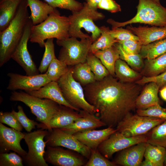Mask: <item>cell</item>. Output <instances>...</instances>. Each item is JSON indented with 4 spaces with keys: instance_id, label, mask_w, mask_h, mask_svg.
Instances as JSON below:
<instances>
[{
    "instance_id": "cell-1",
    "label": "cell",
    "mask_w": 166,
    "mask_h": 166,
    "mask_svg": "<svg viewBox=\"0 0 166 166\" xmlns=\"http://www.w3.org/2000/svg\"><path fill=\"white\" fill-rule=\"evenodd\" d=\"M140 85L121 81L109 74L83 89L86 100L94 108L95 115L108 127L114 128L136 109Z\"/></svg>"
},
{
    "instance_id": "cell-2",
    "label": "cell",
    "mask_w": 166,
    "mask_h": 166,
    "mask_svg": "<svg viewBox=\"0 0 166 166\" xmlns=\"http://www.w3.org/2000/svg\"><path fill=\"white\" fill-rule=\"evenodd\" d=\"M26 0H22L17 13L8 26L0 32V66L10 58L23 36L30 19Z\"/></svg>"
},
{
    "instance_id": "cell-3",
    "label": "cell",
    "mask_w": 166,
    "mask_h": 166,
    "mask_svg": "<svg viewBox=\"0 0 166 166\" xmlns=\"http://www.w3.org/2000/svg\"><path fill=\"white\" fill-rule=\"evenodd\" d=\"M83 5L81 9L72 12L68 17L70 22L69 36L80 39L90 38L93 42L101 34L100 28L93 21L102 19L105 16L97 10L89 7L85 2Z\"/></svg>"
},
{
    "instance_id": "cell-4",
    "label": "cell",
    "mask_w": 166,
    "mask_h": 166,
    "mask_svg": "<svg viewBox=\"0 0 166 166\" xmlns=\"http://www.w3.org/2000/svg\"><path fill=\"white\" fill-rule=\"evenodd\" d=\"M70 24L68 17L61 16L58 11L50 14L42 22L32 26L30 41L37 43L42 47H45V41L49 38L61 40L69 37Z\"/></svg>"
},
{
    "instance_id": "cell-5",
    "label": "cell",
    "mask_w": 166,
    "mask_h": 166,
    "mask_svg": "<svg viewBox=\"0 0 166 166\" xmlns=\"http://www.w3.org/2000/svg\"><path fill=\"white\" fill-rule=\"evenodd\" d=\"M10 99L22 102L28 106L40 122L37 127L48 131L50 130V120L57 112L60 105L51 100L41 98L22 91H13Z\"/></svg>"
},
{
    "instance_id": "cell-6",
    "label": "cell",
    "mask_w": 166,
    "mask_h": 166,
    "mask_svg": "<svg viewBox=\"0 0 166 166\" xmlns=\"http://www.w3.org/2000/svg\"><path fill=\"white\" fill-rule=\"evenodd\" d=\"M136 14L132 18L124 22L112 19L107 22L112 28L120 27L136 23L147 24L152 26H166V8L152 0H139Z\"/></svg>"
},
{
    "instance_id": "cell-7",
    "label": "cell",
    "mask_w": 166,
    "mask_h": 166,
    "mask_svg": "<svg viewBox=\"0 0 166 166\" xmlns=\"http://www.w3.org/2000/svg\"><path fill=\"white\" fill-rule=\"evenodd\" d=\"M57 44L61 47L58 59L68 66H74L86 62L93 43L91 38L81 39L74 37L57 40Z\"/></svg>"
},
{
    "instance_id": "cell-8",
    "label": "cell",
    "mask_w": 166,
    "mask_h": 166,
    "mask_svg": "<svg viewBox=\"0 0 166 166\" xmlns=\"http://www.w3.org/2000/svg\"><path fill=\"white\" fill-rule=\"evenodd\" d=\"M73 67L57 81L67 101L79 112L83 110L95 115L94 107L86 100L84 89L72 75Z\"/></svg>"
},
{
    "instance_id": "cell-9",
    "label": "cell",
    "mask_w": 166,
    "mask_h": 166,
    "mask_svg": "<svg viewBox=\"0 0 166 166\" xmlns=\"http://www.w3.org/2000/svg\"><path fill=\"white\" fill-rule=\"evenodd\" d=\"M164 121L158 118L133 114L131 113L119 123L116 129L126 137H133L146 134Z\"/></svg>"
},
{
    "instance_id": "cell-10",
    "label": "cell",
    "mask_w": 166,
    "mask_h": 166,
    "mask_svg": "<svg viewBox=\"0 0 166 166\" xmlns=\"http://www.w3.org/2000/svg\"><path fill=\"white\" fill-rule=\"evenodd\" d=\"M48 131L41 128L33 132L24 133V139L28 149L22 158L26 165L29 166H48L44 155L46 143L44 140Z\"/></svg>"
},
{
    "instance_id": "cell-11",
    "label": "cell",
    "mask_w": 166,
    "mask_h": 166,
    "mask_svg": "<svg viewBox=\"0 0 166 166\" xmlns=\"http://www.w3.org/2000/svg\"><path fill=\"white\" fill-rule=\"evenodd\" d=\"M46 145L51 147L61 146L76 152L89 158L91 150L80 142L73 135L67 133L59 128H53L45 137Z\"/></svg>"
},
{
    "instance_id": "cell-12",
    "label": "cell",
    "mask_w": 166,
    "mask_h": 166,
    "mask_svg": "<svg viewBox=\"0 0 166 166\" xmlns=\"http://www.w3.org/2000/svg\"><path fill=\"white\" fill-rule=\"evenodd\" d=\"M147 142L146 134L128 137L117 131L101 143L97 149L109 159L116 152L139 143Z\"/></svg>"
},
{
    "instance_id": "cell-13",
    "label": "cell",
    "mask_w": 166,
    "mask_h": 166,
    "mask_svg": "<svg viewBox=\"0 0 166 166\" xmlns=\"http://www.w3.org/2000/svg\"><path fill=\"white\" fill-rule=\"evenodd\" d=\"M33 25L30 18L26 25L22 38L11 57L22 67L26 75L29 76L39 74V72L32 60L27 48L28 42L30 38L31 29Z\"/></svg>"
},
{
    "instance_id": "cell-14",
    "label": "cell",
    "mask_w": 166,
    "mask_h": 166,
    "mask_svg": "<svg viewBox=\"0 0 166 166\" xmlns=\"http://www.w3.org/2000/svg\"><path fill=\"white\" fill-rule=\"evenodd\" d=\"M7 76L10 79L7 89L13 91L21 89L26 92L37 90L51 81L45 73L29 76L9 73Z\"/></svg>"
},
{
    "instance_id": "cell-15",
    "label": "cell",
    "mask_w": 166,
    "mask_h": 166,
    "mask_svg": "<svg viewBox=\"0 0 166 166\" xmlns=\"http://www.w3.org/2000/svg\"><path fill=\"white\" fill-rule=\"evenodd\" d=\"M44 159L46 162L57 166H81L83 158L70 150L58 147L47 146Z\"/></svg>"
},
{
    "instance_id": "cell-16",
    "label": "cell",
    "mask_w": 166,
    "mask_h": 166,
    "mask_svg": "<svg viewBox=\"0 0 166 166\" xmlns=\"http://www.w3.org/2000/svg\"><path fill=\"white\" fill-rule=\"evenodd\" d=\"M24 136V133L8 128L0 123V153L7 152L12 150L23 158L27 152L22 148L20 142Z\"/></svg>"
},
{
    "instance_id": "cell-17",
    "label": "cell",
    "mask_w": 166,
    "mask_h": 166,
    "mask_svg": "<svg viewBox=\"0 0 166 166\" xmlns=\"http://www.w3.org/2000/svg\"><path fill=\"white\" fill-rule=\"evenodd\" d=\"M147 143H140L119 151L113 162L117 165L140 166Z\"/></svg>"
},
{
    "instance_id": "cell-18",
    "label": "cell",
    "mask_w": 166,
    "mask_h": 166,
    "mask_svg": "<svg viewBox=\"0 0 166 166\" xmlns=\"http://www.w3.org/2000/svg\"><path fill=\"white\" fill-rule=\"evenodd\" d=\"M117 131L116 129L108 127L102 129H94L79 132L73 135L80 142L91 150L97 149L101 143Z\"/></svg>"
},
{
    "instance_id": "cell-19",
    "label": "cell",
    "mask_w": 166,
    "mask_h": 166,
    "mask_svg": "<svg viewBox=\"0 0 166 166\" xmlns=\"http://www.w3.org/2000/svg\"><path fill=\"white\" fill-rule=\"evenodd\" d=\"M26 92L41 98L51 100L59 105L69 107L79 112L65 99L57 81H51L38 90Z\"/></svg>"
},
{
    "instance_id": "cell-20",
    "label": "cell",
    "mask_w": 166,
    "mask_h": 166,
    "mask_svg": "<svg viewBox=\"0 0 166 166\" xmlns=\"http://www.w3.org/2000/svg\"><path fill=\"white\" fill-rule=\"evenodd\" d=\"M80 111L83 114L82 117L72 124L60 129L73 135L77 132L106 126L105 124L95 115L84 110H81Z\"/></svg>"
},
{
    "instance_id": "cell-21",
    "label": "cell",
    "mask_w": 166,
    "mask_h": 166,
    "mask_svg": "<svg viewBox=\"0 0 166 166\" xmlns=\"http://www.w3.org/2000/svg\"><path fill=\"white\" fill-rule=\"evenodd\" d=\"M133 34L137 36L142 45H146L166 38V26L152 27L139 26L127 27Z\"/></svg>"
},
{
    "instance_id": "cell-22",
    "label": "cell",
    "mask_w": 166,
    "mask_h": 166,
    "mask_svg": "<svg viewBox=\"0 0 166 166\" xmlns=\"http://www.w3.org/2000/svg\"><path fill=\"white\" fill-rule=\"evenodd\" d=\"M64 105H60L59 109L49 122L50 130L53 128H61L67 127L83 117L81 111L79 113Z\"/></svg>"
},
{
    "instance_id": "cell-23",
    "label": "cell",
    "mask_w": 166,
    "mask_h": 166,
    "mask_svg": "<svg viewBox=\"0 0 166 166\" xmlns=\"http://www.w3.org/2000/svg\"><path fill=\"white\" fill-rule=\"evenodd\" d=\"M159 89L156 83L152 82L148 83L136 99V109L144 110L160 104L158 96Z\"/></svg>"
},
{
    "instance_id": "cell-24",
    "label": "cell",
    "mask_w": 166,
    "mask_h": 166,
    "mask_svg": "<svg viewBox=\"0 0 166 166\" xmlns=\"http://www.w3.org/2000/svg\"><path fill=\"white\" fill-rule=\"evenodd\" d=\"M30 10V18L33 25L38 24L45 20L51 13L57 10L40 0H26Z\"/></svg>"
},
{
    "instance_id": "cell-25",
    "label": "cell",
    "mask_w": 166,
    "mask_h": 166,
    "mask_svg": "<svg viewBox=\"0 0 166 166\" xmlns=\"http://www.w3.org/2000/svg\"><path fill=\"white\" fill-rule=\"evenodd\" d=\"M22 0L0 1V32L6 29L15 17Z\"/></svg>"
},
{
    "instance_id": "cell-26",
    "label": "cell",
    "mask_w": 166,
    "mask_h": 166,
    "mask_svg": "<svg viewBox=\"0 0 166 166\" xmlns=\"http://www.w3.org/2000/svg\"><path fill=\"white\" fill-rule=\"evenodd\" d=\"M141 73L145 77L158 75L166 71V53L153 59H146Z\"/></svg>"
},
{
    "instance_id": "cell-27",
    "label": "cell",
    "mask_w": 166,
    "mask_h": 166,
    "mask_svg": "<svg viewBox=\"0 0 166 166\" xmlns=\"http://www.w3.org/2000/svg\"><path fill=\"white\" fill-rule=\"evenodd\" d=\"M93 54L100 60L110 74L115 77V63L120 58L119 51L115 44L107 49L97 51Z\"/></svg>"
},
{
    "instance_id": "cell-28",
    "label": "cell",
    "mask_w": 166,
    "mask_h": 166,
    "mask_svg": "<svg viewBox=\"0 0 166 166\" xmlns=\"http://www.w3.org/2000/svg\"><path fill=\"white\" fill-rule=\"evenodd\" d=\"M115 73L117 78L124 82H133L140 79L141 77L140 74L131 69L126 62L120 58L116 62Z\"/></svg>"
},
{
    "instance_id": "cell-29",
    "label": "cell",
    "mask_w": 166,
    "mask_h": 166,
    "mask_svg": "<svg viewBox=\"0 0 166 166\" xmlns=\"http://www.w3.org/2000/svg\"><path fill=\"white\" fill-rule=\"evenodd\" d=\"M72 75L82 86H85L96 81L94 75L86 62L74 65Z\"/></svg>"
},
{
    "instance_id": "cell-30",
    "label": "cell",
    "mask_w": 166,
    "mask_h": 166,
    "mask_svg": "<svg viewBox=\"0 0 166 166\" xmlns=\"http://www.w3.org/2000/svg\"><path fill=\"white\" fill-rule=\"evenodd\" d=\"M101 34L98 38L91 45L89 53L93 54L96 51L104 50L114 45L118 41L113 38L109 33V29L105 26L100 28Z\"/></svg>"
},
{
    "instance_id": "cell-31",
    "label": "cell",
    "mask_w": 166,
    "mask_h": 166,
    "mask_svg": "<svg viewBox=\"0 0 166 166\" xmlns=\"http://www.w3.org/2000/svg\"><path fill=\"white\" fill-rule=\"evenodd\" d=\"M166 53V38L142 45L140 54L143 58L152 59Z\"/></svg>"
},
{
    "instance_id": "cell-32",
    "label": "cell",
    "mask_w": 166,
    "mask_h": 166,
    "mask_svg": "<svg viewBox=\"0 0 166 166\" xmlns=\"http://www.w3.org/2000/svg\"><path fill=\"white\" fill-rule=\"evenodd\" d=\"M166 148L161 146L147 143L144 157L150 161L154 166H163L164 165Z\"/></svg>"
},
{
    "instance_id": "cell-33",
    "label": "cell",
    "mask_w": 166,
    "mask_h": 166,
    "mask_svg": "<svg viewBox=\"0 0 166 166\" xmlns=\"http://www.w3.org/2000/svg\"><path fill=\"white\" fill-rule=\"evenodd\" d=\"M146 135L147 143L166 148V121L154 127Z\"/></svg>"
},
{
    "instance_id": "cell-34",
    "label": "cell",
    "mask_w": 166,
    "mask_h": 166,
    "mask_svg": "<svg viewBox=\"0 0 166 166\" xmlns=\"http://www.w3.org/2000/svg\"><path fill=\"white\" fill-rule=\"evenodd\" d=\"M86 62L94 74L96 81L101 80L110 74L100 60L94 54L89 53L87 57Z\"/></svg>"
},
{
    "instance_id": "cell-35",
    "label": "cell",
    "mask_w": 166,
    "mask_h": 166,
    "mask_svg": "<svg viewBox=\"0 0 166 166\" xmlns=\"http://www.w3.org/2000/svg\"><path fill=\"white\" fill-rule=\"evenodd\" d=\"M69 69L68 65L56 57L51 62L45 73L51 81L57 82Z\"/></svg>"
},
{
    "instance_id": "cell-36",
    "label": "cell",
    "mask_w": 166,
    "mask_h": 166,
    "mask_svg": "<svg viewBox=\"0 0 166 166\" xmlns=\"http://www.w3.org/2000/svg\"><path fill=\"white\" fill-rule=\"evenodd\" d=\"M115 45L119 51L120 59L124 61L134 69L139 70L143 68L144 65L143 58L140 54H134L127 53L118 42L116 43Z\"/></svg>"
},
{
    "instance_id": "cell-37",
    "label": "cell",
    "mask_w": 166,
    "mask_h": 166,
    "mask_svg": "<svg viewBox=\"0 0 166 166\" xmlns=\"http://www.w3.org/2000/svg\"><path fill=\"white\" fill-rule=\"evenodd\" d=\"M53 40V38H49L45 42V50L38 68L41 73H44L46 72L51 62L56 58Z\"/></svg>"
},
{
    "instance_id": "cell-38",
    "label": "cell",
    "mask_w": 166,
    "mask_h": 166,
    "mask_svg": "<svg viewBox=\"0 0 166 166\" xmlns=\"http://www.w3.org/2000/svg\"><path fill=\"white\" fill-rule=\"evenodd\" d=\"M52 7L69 10L72 12L79 11L83 6V3L76 0H44Z\"/></svg>"
},
{
    "instance_id": "cell-39",
    "label": "cell",
    "mask_w": 166,
    "mask_h": 166,
    "mask_svg": "<svg viewBox=\"0 0 166 166\" xmlns=\"http://www.w3.org/2000/svg\"><path fill=\"white\" fill-rule=\"evenodd\" d=\"M85 166H116L113 161L109 160L99 151L97 149H91L89 160Z\"/></svg>"
},
{
    "instance_id": "cell-40",
    "label": "cell",
    "mask_w": 166,
    "mask_h": 166,
    "mask_svg": "<svg viewBox=\"0 0 166 166\" xmlns=\"http://www.w3.org/2000/svg\"><path fill=\"white\" fill-rule=\"evenodd\" d=\"M15 152L0 153V166H23V160Z\"/></svg>"
},
{
    "instance_id": "cell-41",
    "label": "cell",
    "mask_w": 166,
    "mask_h": 166,
    "mask_svg": "<svg viewBox=\"0 0 166 166\" xmlns=\"http://www.w3.org/2000/svg\"><path fill=\"white\" fill-rule=\"evenodd\" d=\"M18 112L13 110L11 111L12 113L16 117L25 130L28 132H30L33 129L35 128V126H37L39 124L27 117L21 106L18 105Z\"/></svg>"
},
{
    "instance_id": "cell-42",
    "label": "cell",
    "mask_w": 166,
    "mask_h": 166,
    "mask_svg": "<svg viewBox=\"0 0 166 166\" xmlns=\"http://www.w3.org/2000/svg\"><path fill=\"white\" fill-rule=\"evenodd\" d=\"M136 114L141 116L156 117L166 121V109L158 104L146 109H137Z\"/></svg>"
},
{
    "instance_id": "cell-43",
    "label": "cell",
    "mask_w": 166,
    "mask_h": 166,
    "mask_svg": "<svg viewBox=\"0 0 166 166\" xmlns=\"http://www.w3.org/2000/svg\"><path fill=\"white\" fill-rule=\"evenodd\" d=\"M109 33L111 36L118 41L133 40L139 41L138 37L127 29L117 27L109 30Z\"/></svg>"
},
{
    "instance_id": "cell-44",
    "label": "cell",
    "mask_w": 166,
    "mask_h": 166,
    "mask_svg": "<svg viewBox=\"0 0 166 166\" xmlns=\"http://www.w3.org/2000/svg\"><path fill=\"white\" fill-rule=\"evenodd\" d=\"M0 122L7 124L18 131H22L23 127L12 112H0Z\"/></svg>"
},
{
    "instance_id": "cell-45",
    "label": "cell",
    "mask_w": 166,
    "mask_h": 166,
    "mask_svg": "<svg viewBox=\"0 0 166 166\" xmlns=\"http://www.w3.org/2000/svg\"><path fill=\"white\" fill-rule=\"evenodd\" d=\"M156 83L160 88L166 86V71L163 73L156 76L152 77H143L135 82L140 85H143L150 82Z\"/></svg>"
},
{
    "instance_id": "cell-46",
    "label": "cell",
    "mask_w": 166,
    "mask_h": 166,
    "mask_svg": "<svg viewBox=\"0 0 166 166\" xmlns=\"http://www.w3.org/2000/svg\"><path fill=\"white\" fill-rule=\"evenodd\" d=\"M124 50L127 53L134 54H140L142 45L139 41L129 40L118 41Z\"/></svg>"
},
{
    "instance_id": "cell-47",
    "label": "cell",
    "mask_w": 166,
    "mask_h": 166,
    "mask_svg": "<svg viewBox=\"0 0 166 166\" xmlns=\"http://www.w3.org/2000/svg\"><path fill=\"white\" fill-rule=\"evenodd\" d=\"M97 8L107 10L111 13H116L121 11L120 5L114 0H101Z\"/></svg>"
},
{
    "instance_id": "cell-48",
    "label": "cell",
    "mask_w": 166,
    "mask_h": 166,
    "mask_svg": "<svg viewBox=\"0 0 166 166\" xmlns=\"http://www.w3.org/2000/svg\"><path fill=\"white\" fill-rule=\"evenodd\" d=\"M85 2L89 7L97 10L98 5L101 0H86Z\"/></svg>"
},
{
    "instance_id": "cell-49",
    "label": "cell",
    "mask_w": 166,
    "mask_h": 166,
    "mask_svg": "<svg viewBox=\"0 0 166 166\" xmlns=\"http://www.w3.org/2000/svg\"><path fill=\"white\" fill-rule=\"evenodd\" d=\"M160 95L162 98L166 101V86L161 88L160 91Z\"/></svg>"
},
{
    "instance_id": "cell-50",
    "label": "cell",
    "mask_w": 166,
    "mask_h": 166,
    "mask_svg": "<svg viewBox=\"0 0 166 166\" xmlns=\"http://www.w3.org/2000/svg\"><path fill=\"white\" fill-rule=\"evenodd\" d=\"M140 166H154V165L150 161L145 159V160L141 162Z\"/></svg>"
},
{
    "instance_id": "cell-51",
    "label": "cell",
    "mask_w": 166,
    "mask_h": 166,
    "mask_svg": "<svg viewBox=\"0 0 166 166\" xmlns=\"http://www.w3.org/2000/svg\"><path fill=\"white\" fill-rule=\"evenodd\" d=\"M164 165L166 166V152L165 157L164 160Z\"/></svg>"
},
{
    "instance_id": "cell-52",
    "label": "cell",
    "mask_w": 166,
    "mask_h": 166,
    "mask_svg": "<svg viewBox=\"0 0 166 166\" xmlns=\"http://www.w3.org/2000/svg\"><path fill=\"white\" fill-rule=\"evenodd\" d=\"M153 0V1L155 2H156L158 3H160V0Z\"/></svg>"
},
{
    "instance_id": "cell-53",
    "label": "cell",
    "mask_w": 166,
    "mask_h": 166,
    "mask_svg": "<svg viewBox=\"0 0 166 166\" xmlns=\"http://www.w3.org/2000/svg\"></svg>"
}]
</instances>
